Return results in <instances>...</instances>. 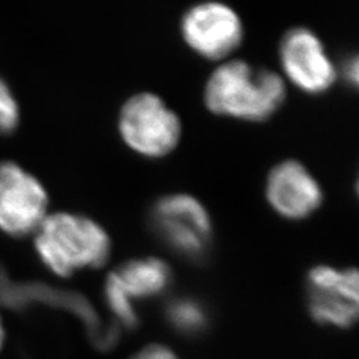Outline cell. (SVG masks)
I'll return each mask as SVG.
<instances>
[{
    "label": "cell",
    "instance_id": "obj_1",
    "mask_svg": "<svg viewBox=\"0 0 359 359\" xmlns=\"http://www.w3.org/2000/svg\"><path fill=\"white\" fill-rule=\"evenodd\" d=\"M285 97L283 77L244 60L219 65L208 79L204 90L206 107L213 114L249 121L269 118L283 107Z\"/></svg>",
    "mask_w": 359,
    "mask_h": 359
},
{
    "label": "cell",
    "instance_id": "obj_2",
    "mask_svg": "<svg viewBox=\"0 0 359 359\" xmlns=\"http://www.w3.org/2000/svg\"><path fill=\"white\" fill-rule=\"evenodd\" d=\"M35 245L43 262L59 276L84 268H99L111 255V240L103 226L81 215L57 212L39 224Z\"/></svg>",
    "mask_w": 359,
    "mask_h": 359
},
{
    "label": "cell",
    "instance_id": "obj_3",
    "mask_svg": "<svg viewBox=\"0 0 359 359\" xmlns=\"http://www.w3.org/2000/svg\"><path fill=\"white\" fill-rule=\"evenodd\" d=\"M118 130L129 148L147 157L172 152L181 137V123L157 95L142 92L129 97L118 115Z\"/></svg>",
    "mask_w": 359,
    "mask_h": 359
},
{
    "label": "cell",
    "instance_id": "obj_4",
    "mask_svg": "<svg viewBox=\"0 0 359 359\" xmlns=\"http://www.w3.org/2000/svg\"><path fill=\"white\" fill-rule=\"evenodd\" d=\"M151 221L165 244L181 256L200 259L212 238L209 213L197 198L185 193L168 194L154 204Z\"/></svg>",
    "mask_w": 359,
    "mask_h": 359
},
{
    "label": "cell",
    "instance_id": "obj_5",
    "mask_svg": "<svg viewBox=\"0 0 359 359\" xmlns=\"http://www.w3.org/2000/svg\"><path fill=\"white\" fill-rule=\"evenodd\" d=\"M308 308L320 323L346 329L358 318L359 285L355 269L320 265L309 271Z\"/></svg>",
    "mask_w": 359,
    "mask_h": 359
},
{
    "label": "cell",
    "instance_id": "obj_6",
    "mask_svg": "<svg viewBox=\"0 0 359 359\" xmlns=\"http://www.w3.org/2000/svg\"><path fill=\"white\" fill-rule=\"evenodd\" d=\"M181 34L187 44L208 59H221L243 41L241 18L229 6L217 1L197 4L184 13Z\"/></svg>",
    "mask_w": 359,
    "mask_h": 359
},
{
    "label": "cell",
    "instance_id": "obj_7",
    "mask_svg": "<svg viewBox=\"0 0 359 359\" xmlns=\"http://www.w3.org/2000/svg\"><path fill=\"white\" fill-rule=\"evenodd\" d=\"M48 197L35 176L11 161L0 163V228L26 234L46 217Z\"/></svg>",
    "mask_w": 359,
    "mask_h": 359
},
{
    "label": "cell",
    "instance_id": "obj_8",
    "mask_svg": "<svg viewBox=\"0 0 359 359\" xmlns=\"http://www.w3.org/2000/svg\"><path fill=\"white\" fill-rule=\"evenodd\" d=\"M280 59L286 76L308 93H323L335 81L333 62L320 38L309 28L295 27L283 35Z\"/></svg>",
    "mask_w": 359,
    "mask_h": 359
},
{
    "label": "cell",
    "instance_id": "obj_9",
    "mask_svg": "<svg viewBox=\"0 0 359 359\" xmlns=\"http://www.w3.org/2000/svg\"><path fill=\"white\" fill-rule=\"evenodd\" d=\"M265 193L273 209L289 219L308 217L323 200L318 181L295 160L283 161L270 170Z\"/></svg>",
    "mask_w": 359,
    "mask_h": 359
},
{
    "label": "cell",
    "instance_id": "obj_10",
    "mask_svg": "<svg viewBox=\"0 0 359 359\" xmlns=\"http://www.w3.org/2000/svg\"><path fill=\"white\" fill-rule=\"evenodd\" d=\"M114 274L132 301L161 294L172 280L167 264L152 257L128 261Z\"/></svg>",
    "mask_w": 359,
    "mask_h": 359
},
{
    "label": "cell",
    "instance_id": "obj_11",
    "mask_svg": "<svg viewBox=\"0 0 359 359\" xmlns=\"http://www.w3.org/2000/svg\"><path fill=\"white\" fill-rule=\"evenodd\" d=\"M168 320L181 333L194 334L205 327L208 317L200 302L181 298L169 305Z\"/></svg>",
    "mask_w": 359,
    "mask_h": 359
},
{
    "label": "cell",
    "instance_id": "obj_12",
    "mask_svg": "<svg viewBox=\"0 0 359 359\" xmlns=\"http://www.w3.org/2000/svg\"><path fill=\"white\" fill-rule=\"evenodd\" d=\"M105 298L109 309L114 311L117 321L123 326L133 329L137 322L139 317L136 314V310L133 306L132 299L128 294L124 292V289L117 283L115 274H109L105 283Z\"/></svg>",
    "mask_w": 359,
    "mask_h": 359
},
{
    "label": "cell",
    "instance_id": "obj_13",
    "mask_svg": "<svg viewBox=\"0 0 359 359\" xmlns=\"http://www.w3.org/2000/svg\"><path fill=\"white\" fill-rule=\"evenodd\" d=\"M18 123V104L13 99V93L0 80V130H10Z\"/></svg>",
    "mask_w": 359,
    "mask_h": 359
},
{
    "label": "cell",
    "instance_id": "obj_14",
    "mask_svg": "<svg viewBox=\"0 0 359 359\" xmlns=\"http://www.w3.org/2000/svg\"><path fill=\"white\" fill-rule=\"evenodd\" d=\"M132 359H179L176 354L163 345H151L137 353Z\"/></svg>",
    "mask_w": 359,
    "mask_h": 359
},
{
    "label": "cell",
    "instance_id": "obj_15",
    "mask_svg": "<svg viewBox=\"0 0 359 359\" xmlns=\"http://www.w3.org/2000/svg\"><path fill=\"white\" fill-rule=\"evenodd\" d=\"M345 76L351 84H357L358 81V60L357 57H351L345 65Z\"/></svg>",
    "mask_w": 359,
    "mask_h": 359
},
{
    "label": "cell",
    "instance_id": "obj_16",
    "mask_svg": "<svg viewBox=\"0 0 359 359\" xmlns=\"http://www.w3.org/2000/svg\"><path fill=\"white\" fill-rule=\"evenodd\" d=\"M4 338H6V335H4V327H3L1 320H0V350H1V347H3V344H4Z\"/></svg>",
    "mask_w": 359,
    "mask_h": 359
}]
</instances>
